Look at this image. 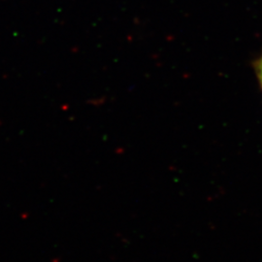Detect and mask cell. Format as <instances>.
<instances>
[{
    "label": "cell",
    "mask_w": 262,
    "mask_h": 262,
    "mask_svg": "<svg viewBox=\"0 0 262 262\" xmlns=\"http://www.w3.org/2000/svg\"><path fill=\"white\" fill-rule=\"evenodd\" d=\"M253 66L254 73H255V75H256L258 84L260 85V89H261L262 91V55L261 56H258V57L253 61Z\"/></svg>",
    "instance_id": "6da1fadb"
}]
</instances>
